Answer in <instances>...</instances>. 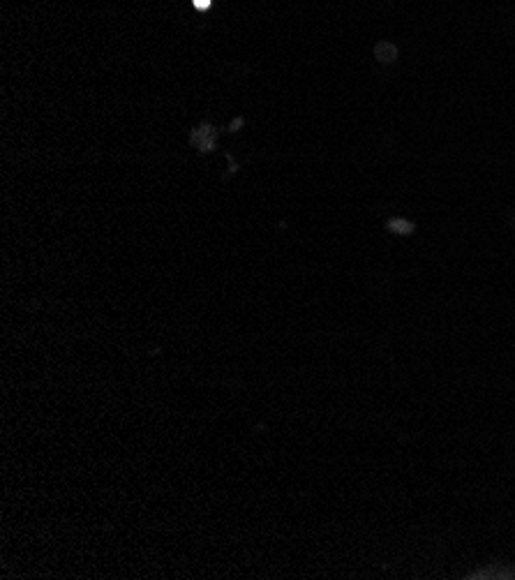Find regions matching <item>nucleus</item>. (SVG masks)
<instances>
[{
	"label": "nucleus",
	"mask_w": 515,
	"mask_h": 580,
	"mask_svg": "<svg viewBox=\"0 0 515 580\" xmlns=\"http://www.w3.org/2000/svg\"><path fill=\"white\" fill-rule=\"evenodd\" d=\"M194 5H197V7H201V10H204V7H208V0H194Z\"/></svg>",
	"instance_id": "obj_1"
}]
</instances>
